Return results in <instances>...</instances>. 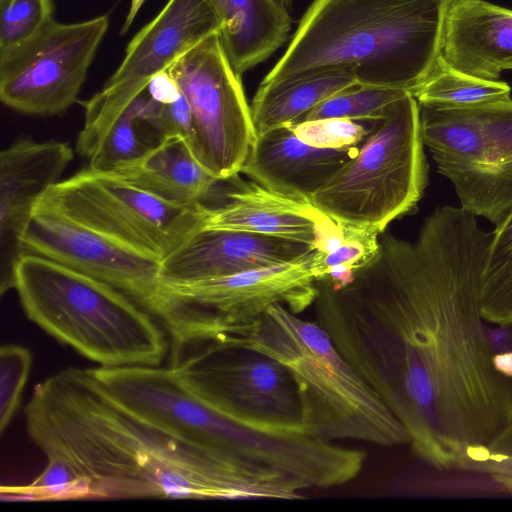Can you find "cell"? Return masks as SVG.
<instances>
[{
	"label": "cell",
	"mask_w": 512,
	"mask_h": 512,
	"mask_svg": "<svg viewBox=\"0 0 512 512\" xmlns=\"http://www.w3.org/2000/svg\"><path fill=\"white\" fill-rule=\"evenodd\" d=\"M313 250L314 246L296 240L202 227L161 261L160 281L232 275L293 261Z\"/></svg>",
	"instance_id": "obj_16"
},
{
	"label": "cell",
	"mask_w": 512,
	"mask_h": 512,
	"mask_svg": "<svg viewBox=\"0 0 512 512\" xmlns=\"http://www.w3.org/2000/svg\"><path fill=\"white\" fill-rule=\"evenodd\" d=\"M69 143L20 139L0 153V293L14 289L22 240L40 197L73 160Z\"/></svg>",
	"instance_id": "obj_15"
},
{
	"label": "cell",
	"mask_w": 512,
	"mask_h": 512,
	"mask_svg": "<svg viewBox=\"0 0 512 512\" xmlns=\"http://www.w3.org/2000/svg\"><path fill=\"white\" fill-rule=\"evenodd\" d=\"M143 122L159 134V139L167 136H178L186 140L192 151L194 150L193 116L183 94L178 100L169 104H161L155 101Z\"/></svg>",
	"instance_id": "obj_31"
},
{
	"label": "cell",
	"mask_w": 512,
	"mask_h": 512,
	"mask_svg": "<svg viewBox=\"0 0 512 512\" xmlns=\"http://www.w3.org/2000/svg\"><path fill=\"white\" fill-rule=\"evenodd\" d=\"M108 27V15L75 23L54 18L26 41L0 50L2 103L31 116L66 112L78 102Z\"/></svg>",
	"instance_id": "obj_11"
},
{
	"label": "cell",
	"mask_w": 512,
	"mask_h": 512,
	"mask_svg": "<svg viewBox=\"0 0 512 512\" xmlns=\"http://www.w3.org/2000/svg\"><path fill=\"white\" fill-rule=\"evenodd\" d=\"M14 289L32 322L100 367H155L165 357L162 329L110 284L24 253L15 268Z\"/></svg>",
	"instance_id": "obj_5"
},
{
	"label": "cell",
	"mask_w": 512,
	"mask_h": 512,
	"mask_svg": "<svg viewBox=\"0 0 512 512\" xmlns=\"http://www.w3.org/2000/svg\"><path fill=\"white\" fill-rule=\"evenodd\" d=\"M511 87L503 81L485 80L460 72L438 57L426 79L412 96L418 104L470 107L511 99Z\"/></svg>",
	"instance_id": "obj_23"
},
{
	"label": "cell",
	"mask_w": 512,
	"mask_h": 512,
	"mask_svg": "<svg viewBox=\"0 0 512 512\" xmlns=\"http://www.w3.org/2000/svg\"><path fill=\"white\" fill-rule=\"evenodd\" d=\"M221 21L223 51L238 76L286 41L291 19L275 0H208Z\"/></svg>",
	"instance_id": "obj_21"
},
{
	"label": "cell",
	"mask_w": 512,
	"mask_h": 512,
	"mask_svg": "<svg viewBox=\"0 0 512 512\" xmlns=\"http://www.w3.org/2000/svg\"><path fill=\"white\" fill-rule=\"evenodd\" d=\"M441 55L460 72L498 80L503 70H512V10L484 0H453Z\"/></svg>",
	"instance_id": "obj_19"
},
{
	"label": "cell",
	"mask_w": 512,
	"mask_h": 512,
	"mask_svg": "<svg viewBox=\"0 0 512 512\" xmlns=\"http://www.w3.org/2000/svg\"><path fill=\"white\" fill-rule=\"evenodd\" d=\"M169 368L194 394L236 419L301 425L294 380L272 357L218 336L177 338L172 339Z\"/></svg>",
	"instance_id": "obj_10"
},
{
	"label": "cell",
	"mask_w": 512,
	"mask_h": 512,
	"mask_svg": "<svg viewBox=\"0 0 512 512\" xmlns=\"http://www.w3.org/2000/svg\"><path fill=\"white\" fill-rule=\"evenodd\" d=\"M218 337L272 357L288 369L300 423L310 434L332 442L352 439L385 447L409 443L406 428L317 321L274 304Z\"/></svg>",
	"instance_id": "obj_4"
},
{
	"label": "cell",
	"mask_w": 512,
	"mask_h": 512,
	"mask_svg": "<svg viewBox=\"0 0 512 512\" xmlns=\"http://www.w3.org/2000/svg\"><path fill=\"white\" fill-rule=\"evenodd\" d=\"M379 233L343 225L341 239L326 251L314 250L311 271L317 283L343 288L355 273L370 264L379 254Z\"/></svg>",
	"instance_id": "obj_25"
},
{
	"label": "cell",
	"mask_w": 512,
	"mask_h": 512,
	"mask_svg": "<svg viewBox=\"0 0 512 512\" xmlns=\"http://www.w3.org/2000/svg\"><path fill=\"white\" fill-rule=\"evenodd\" d=\"M225 201L210 207L204 228L275 236L325 250L343 234L337 223L310 200L271 191L256 182L227 192Z\"/></svg>",
	"instance_id": "obj_17"
},
{
	"label": "cell",
	"mask_w": 512,
	"mask_h": 512,
	"mask_svg": "<svg viewBox=\"0 0 512 512\" xmlns=\"http://www.w3.org/2000/svg\"><path fill=\"white\" fill-rule=\"evenodd\" d=\"M427 181L419 105L406 93L374 121L356 153L311 202L341 225L381 234L416 208Z\"/></svg>",
	"instance_id": "obj_6"
},
{
	"label": "cell",
	"mask_w": 512,
	"mask_h": 512,
	"mask_svg": "<svg viewBox=\"0 0 512 512\" xmlns=\"http://www.w3.org/2000/svg\"><path fill=\"white\" fill-rule=\"evenodd\" d=\"M486 453L512 458V426L489 446Z\"/></svg>",
	"instance_id": "obj_33"
},
{
	"label": "cell",
	"mask_w": 512,
	"mask_h": 512,
	"mask_svg": "<svg viewBox=\"0 0 512 512\" xmlns=\"http://www.w3.org/2000/svg\"><path fill=\"white\" fill-rule=\"evenodd\" d=\"M24 415L46 458L76 470L85 499L302 498L292 476L193 445L132 413L93 369L67 368L37 384Z\"/></svg>",
	"instance_id": "obj_2"
},
{
	"label": "cell",
	"mask_w": 512,
	"mask_h": 512,
	"mask_svg": "<svg viewBox=\"0 0 512 512\" xmlns=\"http://www.w3.org/2000/svg\"><path fill=\"white\" fill-rule=\"evenodd\" d=\"M356 84L355 78L344 71L260 84L250 105L256 135L300 122L321 102Z\"/></svg>",
	"instance_id": "obj_22"
},
{
	"label": "cell",
	"mask_w": 512,
	"mask_h": 512,
	"mask_svg": "<svg viewBox=\"0 0 512 512\" xmlns=\"http://www.w3.org/2000/svg\"><path fill=\"white\" fill-rule=\"evenodd\" d=\"M314 250L293 261L189 282L160 281L146 309L172 339L214 337L282 304L299 314L319 294L312 271Z\"/></svg>",
	"instance_id": "obj_8"
},
{
	"label": "cell",
	"mask_w": 512,
	"mask_h": 512,
	"mask_svg": "<svg viewBox=\"0 0 512 512\" xmlns=\"http://www.w3.org/2000/svg\"><path fill=\"white\" fill-rule=\"evenodd\" d=\"M22 250L110 284L144 308L160 282L161 259L47 211H33Z\"/></svg>",
	"instance_id": "obj_14"
},
{
	"label": "cell",
	"mask_w": 512,
	"mask_h": 512,
	"mask_svg": "<svg viewBox=\"0 0 512 512\" xmlns=\"http://www.w3.org/2000/svg\"><path fill=\"white\" fill-rule=\"evenodd\" d=\"M177 81L193 116L194 154L216 178L241 172L256 139L241 77L213 34L166 69Z\"/></svg>",
	"instance_id": "obj_13"
},
{
	"label": "cell",
	"mask_w": 512,
	"mask_h": 512,
	"mask_svg": "<svg viewBox=\"0 0 512 512\" xmlns=\"http://www.w3.org/2000/svg\"><path fill=\"white\" fill-rule=\"evenodd\" d=\"M279 5L284 7L285 9H289L291 7L293 0H275Z\"/></svg>",
	"instance_id": "obj_35"
},
{
	"label": "cell",
	"mask_w": 512,
	"mask_h": 512,
	"mask_svg": "<svg viewBox=\"0 0 512 512\" xmlns=\"http://www.w3.org/2000/svg\"><path fill=\"white\" fill-rule=\"evenodd\" d=\"M209 209L203 204L167 202L113 173L89 166L51 186L34 207L73 220L161 261L204 226Z\"/></svg>",
	"instance_id": "obj_9"
},
{
	"label": "cell",
	"mask_w": 512,
	"mask_h": 512,
	"mask_svg": "<svg viewBox=\"0 0 512 512\" xmlns=\"http://www.w3.org/2000/svg\"><path fill=\"white\" fill-rule=\"evenodd\" d=\"M32 364L31 352L19 345L0 349V433L10 424L21 403V396Z\"/></svg>",
	"instance_id": "obj_30"
},
{
	"label": "cell",
	"mask_w": 512,
	"mask_h": 512,
	"mask_svg": "<svg viewBox=\"0 0 512 512\" xmlns=\"http://www.w3.org/2000/svg\"><path fill=\"white\" fill-rule=\"evenodd\" d=\"M483 319L493 324L512 323V212L495 226L480 282Z\"/></svg>",
	"instance_id": "obj_24"
},
{
	"label": "cell",
	"mask_w": 512,
	"mask_h": 512,
	"mask_svg": "<svg viewBox=\"0 0 512 512\" xmlns=\"http://www.w3.org/2000/svg\"><path fill=\"white\" fill-rule=\"evenodd\" d=\"M367 121L346 118H321L291 125L295 135L306 144L323 149L343 150L359 147L373 128Z\"/></svg>",
	"instance_id": "obj_29"
},
{
	"label": "cell",
	"mask_w": 512,
	"mask_h": 512,
	"mask_svg": "<svg viewBox=\"0 0 512 512\" xmlns=\"http://www.w3.org/2000/svg\"><path fill=\"white\" fill-rule=\"evenodd\" d=\"M492 232L444 206L413 242L391 234L343 288L321 283L317 322L406 428L413 452L460 468L512 426V380L486 336L480 282Z\"/></svg>",
	"instance_id": "obj_1"
},
{
	"label": "cell",
	"mask_w": 512,
	"mask_h": 512,
	"mask_svg": "<svg viewBox=\"0 0 512 512\" xmlns=\"http://www.w3.org/2000/svg\"><path fill=\"white\" fill-rule=\"evenodd\" d=\"M453 0H314L261 84L350 73L358 84L412 92L441 54Z\"/></svg>",
	"instance_id": "obj_3"
},
{
	"label": "cell",
	"mask_w": 512,
	"mask_h": 512,
	"mask_svg": "<svg viewBox=\"0 0 512 512\" xmlns=\"http://www.w3.org/2000/svg\"><path fill=\"white\" fill-rule=\"evenodd\" d=\"M419 105L422 140L461 208L495 226L512 212V99L470 107Z\"/></svg>",
	"instance_id": "obj_7"
},
{
	"label": "cell",
	"mask_w": 512,
	"mask_h": 512,
	"mask_svg": "<svg viewBox=\"0 0 512 512\" xmlns=\"http://www.w3.org/2000/svg\"><path fill=\"white\" fill-rule=\"evenodd\" d=\"M110 173L167 202L187 206L207 205L222 182L178 136L159 139L141 158Z\"/></svg>",
	"instance_id": "obj_20"
},
{
	"label": "cell",
	"mask_w": 512,
	"mask_h": 512,
	"mask_svg": "<svg viewBox=\"0 0 512 512\" xmlns=\"http://www.w3.org/2000/svg\"><path fill=\"white\" fill-rule=\"evenodd\" d=\"M146 0H131L129 11L125 17L120 34L124 35L133 24L138 12Z\"/></svg>",
	"instance_id": "obj_34"
},
{
	"label": "cell",
	"mask_w": 512,
	"mask_h": 512,
	"mask_svg": "<svg viewBox=\"0 0 512 512\" xmlns=\"http://www.w3.org/2000/svg\"><path fill=\"white\" fill-rule=\"evenodd\" d=\"M130 107L108 128L89 159V167L112 172L141 158L154 144L145 142Z\"/></svg>",
	"instance_id": "obj_27"
},
{
	"label": "cell",
	"mask_w": 512,
	"mask_h": 512,
	"mask_svg": "<svg viewBox=\"0 0 512 512\" xmlns=\"http://www.w3.org/2000/svg\"><path fill=\"white\" fill-rule=\"evenodd\" d=\"M406 93L410 92L402 89L356 84L321 102L309 111L300 122L321 118L376 121L384 116L391 103Z\"/></svg>",
	"instance_id": "obj_26"
},
{
	"label": "cell",
	"mask_w": 512,
	"mask_h": 512,
	"mask_svg": "<svg viewBox=\"0 0 512 512\" xmlns=\"http://www.w3.org/2000/svg\"><path fill=\"white\" fill-rule=\"evenodd\" d=\"M357 149L313 147L284 126L256 135L241 172L271 191L311 201Z\"/></svg>",
	"instance_id": "obj_18"
},
{
	"label": "cell",
	"mask_w": 512,
	"mask_h": 512,
	"mask_svg": "<svg viewBox=\"0 0 512 512\" xmlns=\"http://www.w3.org/2000/svg\"><path fill=\"white\" fill-rule=\"evenodd\" d=\"M146 92L153 100L161 104L175 102L182 95V91L177 81L167 70H164L151 78L147 85Z\"/></svg>",
	"instance_id": "obj_32"
},
{
	"label": "cell",
	"mask_w": 512,
	"mask_h": 512,
	"mask_svg": "<svg viewBox=\"0 0 512 512\" xmlns=\"http://www.w3.org/2000/svg\"><path fill=\"white\" fill-rule=\"evenodd\" d=\"M54 0H0V50L18 45L54 19Z\"/></svg>",
	"instance_id": "obj_28"
},
{
	"label": "cell",
	"mask_w": 512,
	"mask_h": 512,
	"mask_svg": "<svg viewBox=\"0 0 512 512\" xmlns=\"http://www.w3.org/2000/svg\"><path fill=\"white\" fill-rule=\"evenodd\" d=\"M220 29L221 21L208 0H168L130 40L121 64L102 89L81 102L85 118L76 151L89 158L154 75Z\"/></svg>",
	"instance_id": "obj_12"
}]
</instances>
